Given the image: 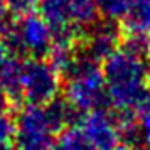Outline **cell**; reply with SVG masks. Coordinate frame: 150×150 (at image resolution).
<instances>
[{"label": "cell", "instance_id": "6da1fadb", "mask_svg": "<svg viewBox=\"0 0 150 150\" xmlns=\"http://www.w3.org/2000/svg\"><path fill=\"white\" fill-rule=\"evenodd\" d=\"M101 68L108 105L118 113L135 111L149 96L145 59L125 49H116L103 61Z\"/></svg>", "mask_w": 150, "mask_h": 150}, {"label": "cell", "instance_id": "7a4b0ae2", "mask_svg": "<svg viewBox=\"0 0 150 150\" xmlns=\"http://www.w3.org/2000/svg\"><path fill=\"white\" fill-rule=\"evenodd\" d=\"M62 76L66 78L64 98L78 110V113H88L108 105L101 62L91 59L81 49H78Z\"/></svg>", "mask_w": 150, "mask_h": 150}, {"label": "cell", "instance_id": "3957f363", "mask_svg": "<svg viewBox=\"0 0 150 150\" xmlns=\"http://www.w3.org/2000/svg\"><path fill=\"white\" fill-rule=\"evenodd\" d=\"M0 41L10 54L44 57L52 46V29L32 10L5 19L0 17Z\"/></svg>", "mask_w": 150, "mask_h": 150}, {"label": "cell", "instance_id": "277c9868", "mask_svg": "<svg viewBox=\"0 0 150 150\" xmlns=\"http://www.w3.org/2000/svg\"><path fill=\"white\" fill-rule=\"evenodd\" d=\"M61 73L44 57H29L21 64L19 93L29 105H47L59 96Z\"/></svg>", "mask_w": 150, "mask_h": 150}, {"label": "cell", "instance_id": "5b68a950", "mask_svg": "<svg viewBox=\"0 0 150 150\" xmlns=\"http://www.w3.org/2000/svg\"><path fill=\"white\" fill-rule=\"evenodd\" d=\"M14 149L15 150H52L56 133L46 110L41 105H25L15 120Z\"/></svg>", "mask_w": 150, "mask_h": 150}, {"label": "cell", "instance_id": "8992f818", "mask_svg": "<svg viewBox=\"0 0 150 150\" xmlns=\"http://www.w3.org/2000/svg\"><path fill=\"white\" fill-rule=\"evenodd\" d=\"M78 128L95 150H113L120 143L116 118L108 115L105 108L83 113Z\"/></svg>", "mask_w": 150, "mask_h": 150}, {"label": "cell", "instance_id": "52a82bcc", "mask_svg": "<svg viewBox=\"0 0 150 150\" xmlns=\"http://www.w3.org/2000/svg\"><path fill=\"white\" fill-rule=\"evenodd\" d=\"M118 44H120V29L115 25L113 21L103 19L101 22H95L88 27L84 44L79 49L91 59L103 62L111 52L118 49Z\"/></svg>", "mask_w": 150, "mask_h": 150}, {"label": "cell", "instance_id": "ba28073f", "mask_svg": "<svg viewBox=\"0 0 150 150\" xmlns=\"http://www.w3.org/2000/svg\"><path fill=\"white\" fill-rule=\"evenodd\" d=\"M39 14L49 24L52 32L69 29L78 30L71 21V0H39Z\"/></svg>", "mask_w": 150, "mask_h": 150}, {"label": "cell", "instance_id": "9c48e42d", "mask_svg": "<svg viewBox=\"0 0 150 150\" xmlns=\"http://www.w3.org/2000/svg\"><path fill=\"white\" fill-rule=\"evenodd\" d=\"M44 110H46V115H47L56 133L71 127L78 115V110L66 98H59V96L54 98L52 101H49L47 105H44Z\"/></svg>", "mask_w": 150, "mask_h": 150}, {"label": "cell", "instance_id": "30bf717a", "mask_svg": "<svg viewBox=\"0 0 150 150\" xmlns=\"http://www.w3.org/2000/svg\"><path fill=\"white\" fill-rule=\"evenodd\" d=\"M127 32L150 34V0H132L127 15L123 17Z\"/></svg>", "mask_w": 150, "mask_h": 150}, {"label": "cell", "instance_id": "8fae6325", "mask_svg": "<svg viewBox=\"0 0 150 150\" xmlns=\"http://www.w3.org/2000/svg\"><path fill=\"white\" fill-rule=\"evenodd\" d=\"M96 10L95 0H71V21L74 29L79 32L88 29L96 22Z\"/></svg>", "mask_w": 150, "mask_h": 150}, {"label": "cell", "instance_id": "7c38bea8", "mask_svg": "<svg viewBox=\"0 0 150 150\" xmlns=\"http://www.w3.org/2000/svg\"><path fill=\"white\" fill-rule=\"evenodd\" d=\"M52 150H95L88 143V140L83 137L81 130L71 125L68 128L57 133Z\"/></svg>", "mask_w": 150, "mask_h": 150}, {"label": "cell", "instance_id": "4fadbf2b", "mask_svg": "<svg viewBox=\"0 0 150 150\" xmlns=\"http://www.w3.org/2000/svg\"><path fill=\"white\" fill-rule=\"evenodd\" d=\"M98 14L103 15L106 21H123L127 15L132 0H95Z\"/></svg>", "mask_w": 150, "mask_h": 150}, {"label": "cell", "instance_id": "5bb4252c", "mask_svg": "<svg viewBox=\"0 0 150 150\" xmlns=\"http://www.w3.org/2000/svg\"><path fill=\"white\" fill-rule=\"evenodd\" d=\"M122 49L128 51L130 54L145 59L150 54V34L127 32V37L122 42Z\"/></svg>", "mask_w": 150, "mask_h": 150}, {"label": "cell", "instance_id": "9a60e30c", "mask_svg": "<svg viewBox=\"0 0 150 150\" xmlns=\"http://www.w3.org/2000/svg\"><path fill=\"white\" fill-rule=\"evenodd\" d=\"M138 111V130H140V137L150 145V95L143 100V103L137 108Z\"/></svg>", "mask_w": 150, "mask_h": 150}, {"label": "cell", "instance_id": "2e32d148", "mask_svg": "<svg viewBox=\"0 0 150 150\" xmlns=\"http://www.w3.org/2000/svg\"><path fill=\"white\" fill-rule=\"evenodd\" d=\"M14 132H15V123L10 116L0 115V150H7L12 142H14Z\"/></svg>", "mask_w": 150, "mask_h": 150}, {"label": "cell", "instance_id": "e0dca14e", "mask_svg": "<svg viewBox=\"0 0 150 150\" xmlns=\"http://www.w3.org/2000/svg\"><path fill=\"white\" fill-rule=\"evenodd\" d=\"M5 10H8L14 15H21L25 12H30L34 5L37 4V0H2Z\"/></svg>", "mask_w": 150, "mask_h": 150}, {"label": "cell", "instance_id": "ac0fdd59", "mask_svg": "<svg viewBox=\"0 0 150 150\" xmlns=\"http://www.w3.org/2000/svg\"><path fill=\"white\" fill-rule=\"evenodd\" d=\"M12 105V98L8 96V93L0 86V115H5Z\"/></svg>", "mask_w": 150, "mask_h": 150}, {"label": "cell", "instance_id": "d6986e66", "mask_svg": "<svg viewBox=\"0 0 150 150\" xmlns=\"http://www.w3.org/2000/svg\"><path fill=\"white\" fill-rule=\"evenodd\" d=\"M147 88L150 93V64H147Z\"/></svg>", "mask_w": 150, "mask_h": 150}, {"label": "cell", "instance_id": "ffe728a7", "mask_svg": "<svg viewBox=\"0 0 150 150\" xmlns=\"http://www.w3.org/2000/svg\"><path fill=\"white\" fill-rule=\"evenodd\" d=\"M113 150H132V147H128V145H125V147H120V145H118V147H115Z\"/></svg>", "mask_w": 150, "mask_h": 150}]
</instances>
